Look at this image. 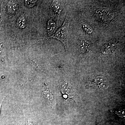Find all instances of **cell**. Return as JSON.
Masks as SVG:
<instances>
[{
  "mask_svg": "<svg viewBox=\"0 0 125 125\" xmlns=\"http://www.w3.org/2000/svg\"><path fill=\"white\" fill-rule=\"evenodd\" d=\"M70 24V19L69 16L66 18L62 26L53 35L47 38L48 39L53 38L61 41L64 46L65 51L67 49V37L69 33Z\"/></svg>",
  "mask_w": 125,
  "mask_h": 125,
  "instance_id": "6da1fadb",
  "label": "cell"
},
{
  "mask_svg": "<svg viewBox=\"0 0 125 125\" xmlns=\"http://www.w3.org/2000/svg\"><path fill=\"white\" fill-rule=\"evenodd\" d=\"M95 15L97 18L104 21L112 20L115 16L114 12L109 9H99L96 10Z\"/></svg>",
  "mask_w": 125,
  "mask_h": 125,
  "instance_id": "7a4b0ae2",
  "label": "cell"
},
{
  "mask_svg": "<svg viewBox=\"0 0 125 125\" xmlns=\"http://www.w3.org/2000/svg\"><path fill=\"white\" fill-rule=\"evenodd\" d=\"M117 47V43L115 42H110L105 44L101 49V52L103 54H108L115 51Z\"/></svg>",
  "mask_w": 125,
  "mask_h": 125,
  "instance_id": "3957f363",
  "label": "cell"
},
{
  "mask_svg": "<svg viewBox=\"0 0 125 125\" xmlns=\"http://www.w3.org/2000/svg\"><path fill=\"white\" fill-rule=\"evenodd\" d=\"M90 44L86 40H82L79 46V51L83 54H87L90 50Z\"/></svg>",
  "mask_w": 125,
  "mask_h": 125,
  "instance_id": "277c9868",
  "label": "cell"
},
{
  "mask_svg": "<svg viewBox=\"0 0 125 125\" xmlns=\"http://www.w3.org/2000/svg\"><path fill=\"white\" fill-rule=\"evenodd\" d=\"M56 28V23L54 21L49 20L47 23V31L48 35L52 34Z\"/></svg>",
  "mask_w": 125,
  "mask_h": 125,
  "instance_id": "5b68a950",
  "label": "cell"
},
{
  "mask_svg": "<svg viewBox=\"0 0 125 125\" xmlns=\"http://www.w3.org/2000/svg\"><path fill=\"white\" fill-rule=\"evenodd\" d=\"M7 8L8 11L10 13H14L17 10L18 5L13 1H10L7 4Z\"/></svg>",
  "mask_w": 125,
  "mask_h": 125,
  "instance_id": "8992f818",
  "label": "cell"
},
{
  "mask_svg": "<svg viewBox=\"0 0 125 125\" xmlns=\"http://www.w3.org/2000/svg\"><path fill=\"white\" fill-rule=\"evenodd\" d=\"M0 58L3 61H6V49L4 43L1 42H0Z\"/></svg>",
  "mask_w": 125,
  "mask_h": 125,
  "instance_id": "52a82bcc",
  "label": "cell"
},
{
  "mask_svg": "<svg viewBox=\"0 0 125 125\" xmlns=\"http://www.w3.org/2000/svg\"><path fill=\"white\" fill-rule=\"evenodd\" d=\"M17 24L19 28L21 29H24L26 27V20L23 16H21L18 18Z\"/></svg>",
  "mask_w": 125,
  "mask_h": 125,
  "instance_id": "ba28073f",
  "label": "cell"
},
{
  "mask_svg": "<svg viewBox=\"0 0 125 125\" xmlns=\"http://www.w3.org/2000/svg\"><path fill=\"white\" fill-rule=\"evenodd\" d=\"M60 4L57 1H54L52 4V8L54 12L56 14H58L60 13Z\"/></svg>",
  "mask_w": 125,
  "mask_h": 125,
  "instance_id": "9c48e42d",
  "label": "cell"
},
{
  "mask_svg": "<svg viewBox=\"0 0 125 125\" xmlns=\"http://www.w3.org/2000/svg\"><path fill=\"white\" fill-rule=\"evenodd\" d=\"M83 29L85 30V32L89 34H91L93 32V28L88 24L83 23Z\"/></svg>",
  "mask_w": 125,
  "mask_h": 125,
  "instance_id": "30bf717a",
  "label": "cell"
},
{
  "mask_svg": "<svg viewBox=\"0 0 125 125\" xmlns=\"http://www.w3.org/2000/svg\"><path fill=\"white\" fill-rule=\"evenodd\" d=\"M42 95L43 97L48 101H51L53 98L52 94L49 91L45 90L42 93Z\"/></svg>",
  "mask_w": 125,
  "mask_h": 125,
  "instance_id": "8fae6325",
  "label": "cell"
},
{
  "mask_svg": "<svg viewBox=\"0 0 125 125\" xmlns=\"http://www.w3.org/2000/svg\"><path fill=\"white\" fill-rule=\"evenodd\" d=\"M36 1L37 0H25L24 3L26 6L30 8L35 5Z\"/></svg>",
  "mask_w": 125,
  "mask_h": 125,
  "instance_id": "7c38bea8",
  "label": "cell"
},
{
  "mask_svg": "<svg viewBox=\"0 0 125 125\" xmlns=\"http://www.w3.org/2000/svg\"><path fill=\"white\" fill-rule=\"evenodd\" d=\"M32 125V123L29 121H28V122H27V125Z\"/></svg>",
  "mask_w": 125,
  "mask_h": 125,
  "instance_id": "4fadbf2b",
  "label": "cell"
}]
</instances>
